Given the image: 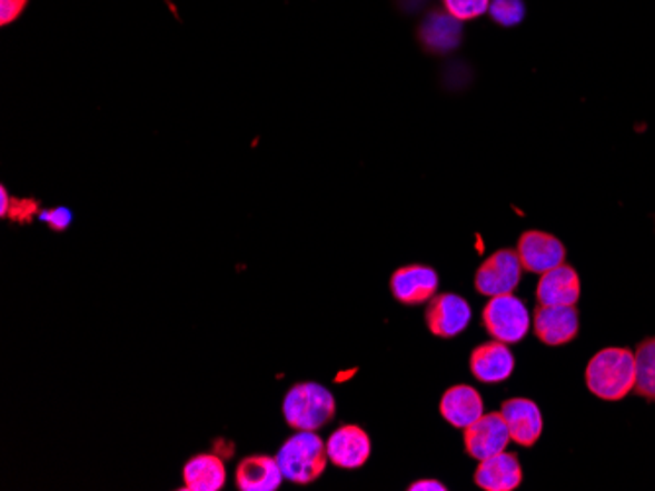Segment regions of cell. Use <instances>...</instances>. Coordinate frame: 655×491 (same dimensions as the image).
Segmentation results:
<instances>
[{
    "instance_id": "1",
    "label": "cell",
    "mask_w": 655,
    "mask_h": 491,
    "mask_svg": "<svg viewBox=\"0 0 655 491\" xmlns=\"http://www.w3.org/2000/svg\"><path fill=\"white\" fill-rule=\"evenodd\" d=\"M585 384L603 401H621L636 388V354L628 347H606L593 354Z\"/></svg>"
},
{
    "instance_id": "2",
    "label": "cell",
    "mask_w": 655,
    "mask_h": 491,
    "mask_svg": "<svg viewBox=\"0 0 655 491\" xmlns=\"http://www.w3.org/2000/svg\"><path fill=\"white\" fill-rule=\"evenodd\" d=\"M285 480L299 485L312 483L326 472V444L316 431H299L289 437L277 452Z\"/></svg>"
},
{
    "instance_id": "3",
    "label": "cell",
    "mask_w": 655,
    "mask_h": 491,
    "mask_svg": "<svg viewBox=\"0 0 655 491\" xmlns=\"http://www.w3.org/2000/svg\"><path fill=\"white\" fill-rule=\"evenodd\" d=\"M287 425L297 431H318L336 415L333 392L316 382H300L290 388L282 401Z\"/></svg>"
},
{
    "instance_id": "4",
    "label": "cell",
    "mask_w": 655,
    "mask_h": 491,
    "mask_svg": "<svg viewBox=\"0 0 655 491\" xmlns=\"http://www.w3.org/2000/svg\"><path fill=\"white\" fill-rule=\"evenodd\" d=\"M530 311L515 294L493 295L483 308L482 323L493 339L506 344L523 341L530 331Z\"/></svg>"
},
{
    "instance_id": "5",
    "label": "cell",
    "mask_w": 655,
    "mask_h": 491,
    "mask_svg": "<svg viewBox=\"0 0 655 491\" xmlns=\"http://www.w3.org/2000/svg\"><path fill=\"white\" fill-rule=\"evenodd\" d=\"M523 262L515 249H498L475 272V290L482 295L515 294L523 280Z\"/></svg>"
},
{
    "instance_id": "6",
    "label": "cell",
    "mask_w": 655,
    "mask_h": 491,
    "mask_svg": "<svg viewBox=\"0 0 655 491\" xmlns=\"http://www.w3.org/2000/svg\"><path fill=\"white\" fill-rule=\"evenodd\" d=\"M534 335L548 347H564L579 335V310L577 305H542L532 318Z\"/></svg>"
},
{
    "instance_id": "7",
    "label": "cell",
    "mask_w": 655,
    "mask_h": 491,
    "mask_svg": "<svg viewBox=\"0 0 655 491\" xmlns=\"http://www.w3.org/2000/svg\"><path fill=\"white\" fill-rule=\"evenodd\" d=\"M473 310L469 302L459 294H438L426 308V325L434 337L454 339L462 335L472 323Z\"/></svg>"
},
{
    "instance_id": "8",
    "label": "cell",
    "mask_w": 655,
    "mask_h": 491,
    "mask_svg": "<svg viewBox=\"0 0 655 491\" xmlns=\"http://www.w3.org/2000/svg\"><path fill=\"white\" fill-rule=\"evenodd\" d=\"M518 259L523 262L524 271L532 274H544L565 262L564 243L546 231H524L516 247Z\"/></svg>"
},
{
    "instance_id": "9",
    "label": "cell",
    "mask_w": 655,
    "mask_h": 491,
    "mask_svg": "<svg viewBox=\"0 0 655 491\" xmlns=\"http://www.w3.org/2000/svg\"><path fill=\"white\" fill-rule=\"evenodd\" d=\"M510 433L500 411L485 413L475 423L464 429L465 452L475 460H485L495 457L498 452L506 451Z\"/></svg>"
},
{
    "instance_id": "10",
    "label": "cell",
    "mask_w": 655,
    "mask_h": 491,
    "mask_svg": "<svg viewBox=\"0 0 655 491\" xmlns=\"http://www.w3.org/2000/svg\"><path fill=\"white\" fill-rule=\"evenodd\" d=\"M440 277L426 264H407L393 272L390 277V294L405 305H420L430 302L438 292Z\"/></svg>"
},
{
    "instance_id": "11",
    "label": "cell",
    "mask_w": 655,
    "mask_h": 491,
    "mask_svg": "<svg viewBox=\"0 0 655 491\" xmlns=\"http://www.w3.org/2000/svg\"><path fill=\"white\" fill-rule=\"evenodd\" d=\"M326 454L334 467L357 470L371 457V439L359 425L340 427L328 437Z\"/></svg>"
},
{
    "instance_id": "12",
    "label": "cell",
    "mask_w": 655,
    "mask_h": 491,
    "mask_svg": "<svg viewBox=\"0 0 655 491\" xmlns=\"http://www.w3.org/2000/svg\"><path fill=\"white\" fill-rule=\"evenodd\" d=\"M473 377L483 384H500L513 377L516 359L508 344L493 339L489 343L475 347L469 359Z\"/></svg>"
},
{
    "instance_id": "13",
    "label": "cell",
    "mask_w": 655,
    "mask_h": 491,
    "mask_svg": "<svg viewBox=\"0 0 655 491\" xmlns=\"http://www.w3.org/2000/svg\"><path fill=\"white\" fill-rule=\"evenodd\" d=\"M500 415L505 418L510 439L516 444L530 449L539 441L544 431V418L536 401L526 398L506 400L500 408Z\"/></svg>"
},
{
    "instance_id": "14",
    "label": "cell",
    "mask_w": 655,
    "mask_h": 491,
    "mask_svg": "<svg viewBox=\"0 0 655 491\" xmlns=\"http://www.w3.org/2000/svg\"><path fill=\"white\" fill-rule=\"evenodd\" d=\"M473 480L485 491H515L523 483L520 460L513 452L506 451L479 460Z\"/></svg>"
},
{
    "instance_id": "15",
    "label": "cell",
    "mask_w": 655,
    "mask_h": 491,
    "mask_svg": "<svg viewBox=\"0 0 655 491\" xmlns=\"http://www.w3.org/2000/svg\"><path fill=\"white\" fill-rule=\"evenodd\" d=\"M536 298L542 305H577L580 279L572 264L562 262L556 269L539 274Z\"/></svg>"
},
{
    "instance_id": "16",
    "label": "cell",
    "mask_w": 655,
    "mask_h": 491,
    "mask_svg": "<svg viewBox=\"0 0 655 491\" xmlns=\"http://www.w3.org/2000/svg\"><path fill=\"white\" fill-rule=\"evenodd\" d=\"M440 413L449 425L465 429L485 415L482 393L477 392L473 385H451L441 395Z\"/></svg>"
},
{
    "instance_id": "17",
    "label": "cell",
    "mask_w": 655,
    "mask_h": 491,
    "mask_svg": "<svg viewBox=\"0 0 655 491\" xmlns=\"http://www.w3.org/2000/svg\"><path fill=\"white\" fill-rule=\"evenodd\" d=\"M282 480L279 462L267 454L248 457L236 468V485L240 491H277Z\"/></svg>"
},
{
    "instance_id": "18",
    "label": "cell",
    "mask_w": 655,
    "mask_h": 491,
    "mask_svg": "<svg viewBox=\"0 0 655 491\" xmlns=\"http://www.w3.org/2000/svg\"><path fill=\"white\" fill-rule=\"evenodd\" d=\"M418 38L426 50L448 53L456 50L462 41V22L451 17L448 10H436L424 20Z\"/></svg>"
},
{
    "instance_id": "19",
    "label": "cell",
    "mask_w": 655,
    "mask_h": 491,
    "mask_svg": "<svg viewBox=\"0 0 655 491\" xmlns=\"http://www.w3.org/2000/svg\"><path fill=\"white\" fill-rule=\"evenodd\" d=\"M187 491H220L226 483V467L218 454H197L183 467Z\"/></svg>"
},
{
    "instance_id": "20",
    "label": "cell",
    "mask_w": 655,
    "mask_h": 491,
    "mask_svg": "<svg viewBox=\"0 0 655 491\" xmlns=\"http://www.w3.org/2000/svg\"><path fill=\"white\" fill-rule=\"evenodd\" d=\"M636 388L639 398L655 403V337H647L636 349Z\"/></svg>"
},
{
    "instance_id": "21",
    "label": "cell",
    "mask_w": 655,
    "mask_h": 491,
    "mask_svg": "<svg viewBox=\"0 0 655 491\" xmlns=\"http://www.w3.org/2000/svg\"><path fill=\"white\" fill-rule=\"evenodd\" d=\"M489 14L497 24L513 28L523 22L526 9L523 0H490Z\"/></svg>"
},
{
    "instance_id": "22",
    "label": "cell",
    "mask_w": 655,
    "mask_h": 491,
    "mask_svg": "<svg viewBox=\"0 0 655 491\" xmlns=\"http://www.w3.org/2000/svg\"><path fill=\"white\" fill-rule=\"evenodd\" d=\"M490 0H444V9L459 22L475 20L489 10Z\"/></svg>"
},
{
    "instance_id": "23",
    "label": "cell",
    "mask_w": 655,
    "mask_h": 491,
    "mask_svg": "<svg viewBox=\"0 0 655 491\" xmlns=\"http://www.w3.org/2000/svg\"><path fill=\"white\" fill-rule=\"evenodd\" d=\"M38 210L36 202L30 200H17L10 198L7 189H0V216L2 218H12V220L26 221L32 218V213Z\"/></svg>"
},
{
    "instance_id": "24",
    "label": "cell",
    "mask_w": 655,
    "mask_h": 491,
    "mask_svg": "<svg viewBox=\"0 0 655 491\" xmlns=\"http://www.w3.org/2000/svg\"><path fill=\"white\" fill-rule=\"evenodd\" d=\"M40 220L46 221L51 230L63 231L69 228V223L73 220V213L69 212L63 206H59V208H51V210L40 212Z\"/></svg>"
},
{
    "instance_id": "25",
    "label": "cell",
    "mask_w": 655,
    "mask_h": 491,
    "mask_svg": "<svg viewBox=\"0 0 655 491\" xmlns=\"http://www.w3.org/2000/svg\"><path fill=\"white\" fill-rule=\"evenodd\" d=\"M28 0H0V24L9 26L24 12Z\"/></svg>"
},
{
    "instance_id": "26",
    "label": "cell",
    "mask_w": 655,
    "mask_h": 491,
    "mask_svg": "<svg viewBox=\"0 0 655 491\" xmlns=\"http://www.w3.org/2000/svg\"><path fill=\"white\" fill-rule=\"evenodd\" d=\"M410 491H446L448 488L438 480H418V482L410 483Z\"/></svg>"
}]
</instances>
